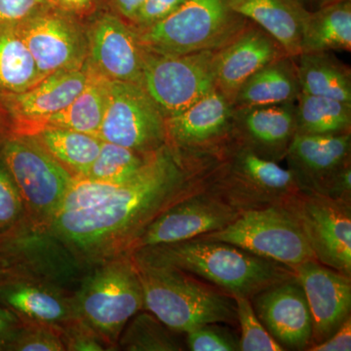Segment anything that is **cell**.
<instances>
[{"label":"cell","instance_id":"obj_1","mask_svg":"<svg viewBox=\"0 0 351 351\" xmlns=\"http://www.w3.org/2000/svg\"><path fill=\"white\" fill-rule=\"evenodd\" d=\"M219 149L166 144L107 199L87 209L57 213L51 228L88 267L127 255L157 217L210 186L219 162Z\"/></svg>","mask_w":351,"mask_h":351},{"label":"cell","instance_id":"obj_2","mask_svg":"<svg viewBox=\"0 0 351 351\" xmlns=\"http://www.w3.org/2000/svg\"><path fill=\"white\" fill-rule=\"evenodd\" d=\"M133 261L193 274L232 295L251 299L263 289L295 277L294 269L234 245L195 237L144 247Z\"/></svg>","mask_w":351,"mask_h":351},{"label":"cell","instance_id":"obj_3","mask_svg":"<svg viewBox=\"0 0 351 351\" xmlns=\"http://www.w3.org/2000/svg\"><path fill=\"white\" fill-rule=\"evenodd\" d=\"M133 262L144 309L173 331L188 334L209 323L239 324L234 298L225 291L182 270Z\"/></svg>","mask_w":351,"mask_h":351},{"label":"cell","instance_id":"obj_4","mask_svg":"<svg viewBox=\"0 0 351 351\" xmlns=\"http://www.w3.org/2000/svg\"><path fill=\"white\" fill-rule=\"evenodd\" d=\"M250 23L232 10L226 0H186L166 19L133 29L147 52L180 56L221 49Z\"/></svg>","mask_w":351,"mask_h":351},{"label":"cell","instance_id":"obj_5","mask_svg":"<svg viewBox=\"0 0 351 351\" xmlns=\"http://www.w3.org/2000/svg\"><path fill=\"white\" fill-rule=\"evenodd\" d=\"M76 316L117 350L122 330L144 309V294L135 263L119 255L92 265L73 292Z\"/></svg>","mask_w":351,"mask_h":351},{"label":"cell","instance_id":"obj_6","mask_svg":"<svg viewBox=\"0 0 351 351\" xmlns=\"http://www.w3.org/2000/svg\"><path fill=\"white\" fill-rule=\"evenodd\" d=\"M219 154L209 189L239 211L282 205L301 191L290 171L230 138L219 145Z\"/></svg>","mask_w":351,"mask_h":351},{"label":"cell","instance_id":"obj_7","mask_svg":"<svg viewBox=\"0 0 351 351\" xmlns=\"http://www.w3.org/2000/svg\"><path fill=\"white\" fill-rule=\"evenodd\" d=\"M0 257L12 274L73 293L89 267L64 243L49 223L27 215L0 235Z\"/></svg>","mask_w":351,"mask_h":351},{"label":"cell","instance_id":"obj_8","mask_svg":"<svg viewBox=\"0 0 351 351\" xmlns=\"http://www.w3.org/2000/svg\"><path fill=\"white\" fill-rule=\"evenodd\" d=\"M198 237L234 245L293 269L316 260L301 226L283 204L245 210L225 228Z\"/></svg>","mask_w":351,"mask_h":351},{"label":"cell","instance_id":"obj_9","mask_svg":"<svg viewBox=\"0 0 351 351\" xmlns=\"http://www.w3.org/2000/svg\"><path fill=\"white\" fill-rule=\"evenodd\" d=\"M0 156L19 189L25 215L38 223H50L75 176L34 136L6 138L0 144Z\"/></svg>","mask_w":351,"mask_h":351},{"label":"cell","instance_id":"obj_10","mask_svg":"<svg viewBox=\"0 0 351 351\" xmlns=\"http://www.w3.org/2000/svg\"><path fill=\"white\" fill-rule=\"evenodd\" d=\"M217 53L163 56L145 50L142 86L165 119L184 112L216 88Z\"/></svg>","mask_w":351,"mask_h":351},{"label":"cell","instance_id":"obj_11","mask_svg":"<svg viewBox=\"0 0 351 351\" xmlns=\"http://www.w3.org/2000/svg\"><path fill=\"white\" fill-rule=\"evenodd\" d=\"M283 205L301 226L316 261L351 276V202L299 191Z\"/></svg>","mask_w":351,"mask_h":351},{"label":"cell","instance_id":"obj_12","mask_svg":"<svg viewBox=\"0 0 351 351\" xmlns=\"http://www.w3.org/2000/svg\"><path fill=\"white\" fill-rule=\"evenodd\" d=\"M98 137L151 154L168 144L166 119L142 85L112 82L107 112Z\"/></svg>","mask_w":351,"mask_h":351},{"label":"cell","instance_id":"obj_13","mask_svg":"<svg viewBox=\"0 0 351 351\" xmlns=\"http://www.w3.org/2000/svg\"><path fill=\"white\" fill-rule=\"evenodd\" d=\"M88 64L77 71L46 76L22 92H0V144L8 138L34 136L44 120L68 107L86 84Z\"/></svg>","mask_w":351,"mask_h":351},{"label":"cell","instance_id":"obj_14","mask_svg":"<svg viewBox=\"0 0 351 351\" xmlns=\"http://www.w3.org/2000/svg\"><path fill=\"white\" fill-rule=\"evenodd\" d=\"M75 14L55 6L16 23L43 78L82 69L88 59L86 27Z\"/></svg>","mask_w":351,"mask_h":351},{"label":"cell","instance_id":"obj_15","mask_svg":"<svg viewBox=\"0 0 351 351\" xmlns=\"http://www.w3.org/2000/svg\"><path fill=\"white\" fill-rule=\"evenodd\" d=\"M209 186L157 217L133 242L127 255L144 247L195 239L225 228L237 218L241 211L221 200Z\"/></svg>","mask_w":351,"mask_h":351},{"label":"cell","instance_id":"obj_16","mask_svg":"<svg viewBox=\"0 0 351 351\" xmlns=\"http://www.w3.org/2000/svg\"><path fill=\"white\" fill-rule=\"evenodd\" d=\"M87 62L112 82L142 85L145 50L135 29L117 13L97 15L86 27Z\"/></svg>","mask_w":351,"mask_h":351},{"label":"cell","instance_id":"obj_17","mask_svg":"<svg viewBox=\"0 0 351 351\" xmlns=\"http://www.w3.org/2000/svg\"><path fill=\"white\" fill-rule=\"evenodd\" d=\"M250 300L258 319L284 350H307L311 346L313 315L297 277L263 289Z\"/></svg>","mask_w":351,"mask_h":351},{"label":"cell","instance_id":"obj_18","mask_svg":"<svg viewBox=\"0 0 351 351\" xmlns=\"http://www.w3.org/2000/svg\"><path fill=\"white\" fill-rule=\"evenodd\" d=\"M294 271L313 315L311 346L317 345L338 331L350 316L351 276L316 260L301 263Z\"/></svg>","mask_w":351,"mask_h":351},{"label":"cell","instance_id":"obj_19","mask_svg":"<svg viewBox=\"0 0 351 351\" xmlns=\"http://www.w3.org/2000/svg\"><path fill=\"white\" fill-rule=\"evenodd\" d=\"M295 135V103L233 110L230 140L265 160H285Z\"/></svg>","mask_w":351,"mask_h":351},{"label":"cell","instance_id":"obj_20","mask_svg":"<svg viewBox=\"0 0 351 351\" xmlns=\"http://www.w3.org/2000/svg\"><path fill=\"white\" fill-rule=\"evenodd\" d=\"M285 160L301 191L321 195L332 176L351 162V133L297 134Z\"/></svg>","mask_w":351,"mask_h":351},{"label":"cell","instance_id":"obj_21","mask_svg":"<svg viewBox=\"0 0 351 351\" xmlns=\"http://www.w3.org/2000/svg\"><path fill=\"white\" fill-rule=\"evenodd\" d=\"M284 56L289 55L278 41L251 22L232 43L218 50L216 88L232 101L248 78Z\"/></svg>","mask_w":351,"mask_h":351},{"label":"cell","instance_id":"obj_22","mask_svg":"<svg viewBox=\"0 0 351 351\" xmlns=\"http://www.w3.org/2000/svg\"><path fill=\"white\" fill-rule=\"evenodd\" d=\"M232 101L215 88L184 112L166 119L168 144L184 149H210L230 138Z\"/></svg>","mask_w":351,"mask_h":351},{"label":"cell","instance_id":"obj_23","mask_svg":"<svg viewBox=\"0 0 351 351\" xmlns=\"http://www.w3.org/2000/svg\"><path fill=\"white\" fill-rule=\"evenodd\" d=\"M0 304L22 320L62 327L76 317L73 293L29 277H0Z\"/></svg>","mask_w":351,"mask_h":351},{"label":"cell","instance_id":"obj_24","mask_svg":"<svg viewBox=\"0 0 351 351\" xmlns=\"http://www.w3.org/2000/svg\"><path fill=\"white\" fill-rule=\"evenodd\" d=\"M232 10L262 27L291 57L301 54L307 11L299 0H226Z\"/></svg>","mask_w":351,"mask_h":351},{"label":"cell","instance_id":"obj_25","mask_svg":"<svg viewBox=\"0 0 351 351\" xmlns=\"http://www.w3.org/2000/svg\"><path fill=\"white\" fill-rule=\"evenodd\" d=\"M301 94L294 58L284 56L263 66L239 88L233 110L295 103Z\"/></svg>","mask_w":351,"mask_h":351},{"label":"cell","instance_id":"obj_26","mask_svg":"<svg viewBox=\"0 0 351 351\" xmlns=\"http://www.w3.org/2000/svg\"><path fill=\"white\" fill-rule=\"evenodd\" d=\"M110 86L112 80L88 64L87 82L82 91L68 107L44 120L41 130L63 128L98 137L107 112Z\"/></svg>","mask_w":351,"mask_h":351},{"label":"cell","instance_id":"obj_27","mask_svg":"<svg viewBox=\"0 0 351 351\" xmlns=\"http://www.w3.org/2000/svg\"><path fill=\"white\" fill-rule=\"evenodd\" d=\"M294 58L301 93L351 104V71L332 52L301 53Z\"/></svg>","mask_w":351,"mask_h":351},{"label":"cell","instance_id":"obj_28","mask_svg":"<svg viewBox=\"0 0 351 351\" xmlns=\"http://www.w3.org/2000/svg\"><path fill=\"white\" fill-rule=\"evenodd\" d=\"M351 50V0H338L308 12L301 53Z\"/></svg>","mask_w":351,"mask_h":351},{"label":"cell","instance_id":"obj_29","mask_svg":"<svg viewBox=\"0 0 351 351\" xmlns=\"http://www.w3.org/2000/svg\"><path fill=\"white\" fill-rule=\"evenodd\" d=\"M43 80L16 23L0 22V92H22Z\"/></svg>","mask_w":351,"mask_h":351},{"label":"cell","instance_id":"obj_30","mask_svg":"<svg viewBox=\"0 0 351 351\" xmlns=\"http://www.w3.org/2000/svg\"><path fill=\"white\" fill-rule=\"evenodd\" d=\"M34 137L75 177H86L103 141L97 136L69 129L45 128Z\"/></svg>","mask_w":351,"mask_h":351},{"label":"cell","instance_id":"obj_31","mask_svg":"<svg viewBox=\"0 0 351 351\" xmlns=\"http://www.w3.org/2000/svg\"><path fill=\"white\" fill-rule=\"evenodd\" d=\"M299 135H341L351 133V104L301 93L295 101Z\"/></svg>","mask_w":351,"mask_h":351},{"label":"cell","instance_id":"obj_32","mask_svg":"<svg viewBox=\"0 0 351 351\" xmlns=\"http://www.w3.org/2000/svg\"><path fill=\"white\" fill-rule=\"evenodd\" d=\"M177 334L149 311H140L122 330L117 348L125 351L184 350V346Z\"/></svg>","mask_w":351,"mask_h":351},{"label":"cell","instance_id":"obj_33","mask_svg":"<svg viewBox=\"0 0 351 351\" xmlns=\"http://www.w3.org/2000/svg\"><path fill=\"white\" fill-rule=\"evenodd\" d=\"M156 152L147 154L103 141L100 152L84 178L106 184H125L144 169Z\"/></svg>","mask_w":351,"mask_h":351},{"label":"cell","instance_id":"obj_34","mask_svg":"<svg viewBox=\"0 0 351 351\" xmlns=\"http://www.w3.org/2000/svg\"><path fill=\"white\" fill-rule=\"evenodd\" d=\"M237 304V323L241 329L239 351L285 350L267 332L252 306L249 298L233 295Z\"/></svg>","mask_w":351,"mask_h":351},{"label":"cell","instance_id":"obj_35","mask_svg":"<svg viewBox=\"0 0 351 351\" xmlns=\"http://www.w3.org/2000/svg\"><path fill=\"white\" fill-rule=\"evenodd\" d=\"M22 320V319H21ZM7 351H64L61 327L22 320Z\"/></svg>","mask_w":351,"mask_h":351},{"label":"cell","instance_id":"obj_36","mask_svg":"<svg viewBox=\"0 0 351 351\" xmlns=\"http://www.w3.org/2000/svg\"><path fill=\"white\" fill-rule=\"evenodd\" d=\"M186 346L193 351H239V338L221 323H209L189 332Z\"/></svg>","mask_w":351,"mask_h":351},{"label":"cell","instance_id":"obj_37","mask_svg":"<svg viewBox=\"0 0 351 351\" xmlns=\"http://www.w3.org/2000/svg\"><path fill=\"white\" fill-rule=\"evenodd\" d=\"M25 215L19 189L0 156V235L15 226Z\"/></svg>","mask_w":351,"mask_h":351},{"label":"cell","instance_id":"obj_38","mask_svg":"<svg viewBox=\"0 0 351 351\" xmlns=\"http://www.w3.org/2000/svg\"><path fill=\"white\" fill-rule=\"evenodd\" d=\"M61 338L68 351L113 350L100 334L77 316L61 327Z\"/></svg>","mask_w":351,"mask_h":351},{"label":"cell","instance_id":"obj_39","mask_svg":"<svg viewBox=\"0 0 351 351\" xmlns=\"http://www.w3.org/2000/svg\"><path fill=\"white\" fill-rule=\"evenodd\" d=\"M186 0H144L129 24L134 29H143L169 17Z\"/></svg>","mask_w":351,"mask_h":351},{"label":"cell","instance_id":"obj_40","mask_svg":"<svg viewBox=\"0 0 351 351\" xmlns=\"http://www.w3.org/2000/svg\"><path fill=\"white\" fill-rule=\"evenodd\" d=\"M50 6L48 0H0V22L19 23Z\"/></svg>","mask_w":351,"mask_h":351},{"label":"cell","instance_id":"obj_41","mask_svg":"<svg viewBox=\"0 0 351 351\" xmlns=\"http://www.w3.org/2000/svg\"><path fill=\"white\" fill-rule=\"evenodd\" d=\"M321 195L332 199L351 202V162L332 176Z\"/></svg>","mask_w":351,"mask_h":351},{"label":"cell","instance_id":"obj_42","mask_svg":"<svg viewBox=\"0 0 351 351\" xmlns=\"http://www.w3.org/2000/svg\"><path fill=\"white\" fill-rule=\"evenodd\" d=\"M309 351H350L351 350V317L334 332L329 339L317 345L307 348Z\"/></svg>","mask_w":351,"mask_h":351},{"label":"cell","instance_id":"obj_43","mask_svg":"<svg viewBox=\"0 0 351 351\" xmlns=\"http://www.w3.org/2000/svg\"><path fill=\"white\" fill-rule=\"evenodd\" d=\"M22 324L19 316L0 304V351L6 350Z\"/></svg>","mask_w":351,"mask_h":351},{"label":"cell","instance_id":"obj_44","mask_svg":"<svg viewBox=\"0 0 351 351\" xmlns=\"http://www.w3.org/2000/svg\"><path fill=\"white\" fill-rule=\"evenodd\" d=\"M53 6L80 16L86 14L93 8L96 0H48Z\"/></svg>","mask_w":351,"mask_h":351},{"label":"cell","instance_id":"obj_45","mask_svg":"<svg viewBox=\"0 0 351 351\" xmlns=\"http://www.w3.org/2000/svg\"><path fill=\"white\" fill-rule=\"evenodd\" d=\"M108 1L112 6L113 12L117 13L129 23L144 0H108Z\"/></svg>","mask_w":351,"mask_h":351},{"label":"cell","instance_id":"obj_46","mask_svg":"<svg viewBox=\"0 0 351 351\" xmlns=\"http://www.w3.org/2000/svg\"><path fill=\"white\" fill-rule=\"evenodd\" d=\"M299 1L307 11L313 12V11L318 10V9L331 4L332 2L338 1V0H299Z\"/></svg>","mask_w":351,"mask_h":351},{"label":"cell","instance_id":"obj_47","mask_svg":"<svg viewBox=\"0 0 351 351\" xmlns=\"http://www.w3.org/2000/svg\"><path fill=\"white\" fill-rule=\"evenodd\" d=\"M7 274H12V271L5 261L0 257V277L7 276Z\"/></svg>","mask_w":351,"mask_h":351}]
</instances>
